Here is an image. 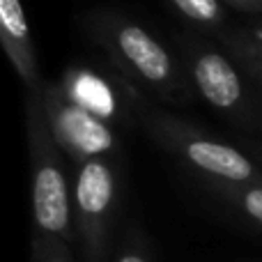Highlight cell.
Returning <instances> with one entry per match:
<instances>
[{
  "mask_svg": "<svg viewBox=\"0 0 262 262\" xmlns=\"http://www.w3.org/2000/svg\"><path fill=\"white\" fill-rule=\"evenodd\" d=\"M83 26L111 64L140 92H149L172 108L193 104L195 88L182 58L143 23L118 9L101 7L88 12Z\"/></svg>",
  "mask_w": 262,
  "mask_h": 262,
  "instance_id": "cell-1",
  "label": "cell"
},
{
  "mask_svg": "<svg viewBox=\"0 0 262 262\" xmlns=\"http://www.w3.org/2000/svg\"><path fill=\"white\" fill-rule=\"evenodd\" d=\"M175 44L195 92L246 138H262V97L232 55L198 30L177 32Z\"/></svg>",
  "mask_w": 262,
  "mask_h": 262,
  "instance_id": "cell-2",
  "label": "cell"
},
{
  "mask_svg": "<svg viewBox=\"0 0 262 262\" xmlns=\"http://www.w3.org/2000/svg\"><path fill=\"white\" fill-rule=\"evenodd\" d=\"M26 138L30 157L32 223L35 235L78 246L74 223V184L64 168V154L55 145L41 108L39 90L26 95Z\"/></svg>",
  "mask_w": 262,
  "mask_h": 262,
  "instance_id": "cell-3",
  "label": "cell"
},
{
  "mask_svg": "<svg viewBox=\"0 0 262 262\" xmlns=\"http://www.w3.org/2000/svg\"><path fill=\"white\" fill-rule=\"evenodd\" d=\"M143 127L159 147L191 168L205 186L262 184V166L253 157L170 111L145 106Z\"/></svg>",
  "mask_w": 262,
  "mask_h": 262,
  "instance_id": "cell-4",
  "label": "cell"
},
{
  "mask_svg": "<svg viewBox=\"0 0 262 262\" xmlns=\"http://www.w3.org/2000/svg\"><path fill=\"white\" fill-rule=\"evenodd\" d=\"M120 170L115 159H90L74 175V223L83 262H111L118 249Z\"/></svg>",
  "mask_w": 262,
  "mask_h": 262,
  "instance_id": "cell-5",
  "label": "cell"
},
{
  "mask_svg": "<svg viewBox=\"0 0 262 262\" xmlns=\"http://www.w3.org/2000/svg\"><path fill=\"white\" fill-rule=\"evenodd\" d=\"M55 83L69 101L118 131L143 124V111L147 101L143 99L138 88L131 85L115 67L74 62Z\"/></svg>",
  "mask_w": 262,
  "mask_h": 262,
  "instance_id": "cell-6",
  "label": "cell"
},
{
  "mask_svg": "<svg viewBox=\"0 0 262 262\" xmlns=\"http://www.w3.org/2000/svg\"><path fill=\"white\" fill-rule=\"evenodd\" d=\"M39 97L51 136L60 152L69 161H74V166H81L90 159L120 157L122 152L120 131L69 101L58 83L44 81L39 88Z\"/></svg>",
  "mask_w": 262,
  "mask_h": 262,
  "instance_id": "cell-7",
  "label": "cell"
},
{
  "mask_svg": "<svg viewBox=\"0 0 262 262\" xmlns=\"http://www.w3.org/2000/svg\"><path fill=\"white\" fill-rule=\"evenodd\" d=\"M0 41L26 92L39 90L44 78L39 74L37 49L21 0H0Z\"/></svg>",
  "mask_w": 262,
  "mask_h": 262,
  "instance_id": "cell-8",
  "label": "cell"
},
{
  "mask_svg": "<svg viewBox=\"0 0 262 262\" xmlns=\"http://www.w3.org/2000/svg\"><path fill=\"white\" fill-rule=\"evenodd\" d=\"M221 46L232 55L262 97V18L239 21L235 30L221 41Z\"/></svg>",
  "mask_w": 262,
  "mask_h": 262,
  "instance_id": "cell-9",
  "label": "cell"
},
{
  "mask_svg": "<svg viewBox=\"0 0 262 262\" xmlns=\"http://www.w3.org/2000/svg\"><path fill=\"white\" fill-rule=\"evenodd\" d=\"M177 16L193 26V30L212 37L221 44L239 21L232 16L230 7L223 0H166Z\"/></svg>",
  "mask_w": 262,
  "mask_h": 262,
  "instance_id": "cell-10",
  "label": "cell"
},
{
  "mask_svg": "<svg viewBox=\"0 0 262 262\" xmlns=\"http://www.w3.org/2000/svg\"><path fill=\"white\" fill-rule=\"evenodd\" d=\"M226 207H230L242 221L262 232V184L244 186H207Z\"/></svg>",
  "mask_w": 262,
  "mask_h": 262,
  "instance_id": "cell-11",
  "label": "cell"
},
{
  "mask_svg": "<svg viewBox=\"0 0 262 262\" xmlns=\"http://www.w3.org/2000/svg\"><path fill=\"white\" fill-rule=\"evenodd\" d=\"M111 262H154V249L143 228L129 226L120 237L118 249Z\"/></svg>",
  "mask_w": 262,
  "mask_h": 262,
  "instance_id": "cell-12",
  "label": "cell"
},
{
  "mask_svg": "<svg viewBox=\"0 0 262 262\" xmlns=\"http://www.w3.org/2000/svg\"><path fill=\"white\" fill-rule=\"evenodd\" d=\"M30 262H74V249L53 237L32 235Z\"/></svg>",
  "mask_w": 262,
  "mask_h": 262,
  "instance_id": "cell-13",
  "label": "cell"
},
{
  "mask_svg": "<svg viewBox=\"0 0 262 262\" xmlns=\"http://www.w3.org/2000/svg\"><path fill=\"white\" fill-rule=\"evenodd\" d=\"M230 9L244 14L246 18H262V0H223Z\"/></svg>",
  "mask_w": 262,
  "mask_h": 262,
  "instance_id": "cell-14",
  "label": "cell"
},
{
  "mask_svg": "<svg viewBox=\"0 0 262 262\" xmlns=\"http://www.w3.org/2000/svg\"><path fill=\"white\" fill-rule=\"evenodd\" d=\"M244 149L249 157H253L255 161L262 166V140H251V138H244Z\"/></svg>",
  "mask_w": 262,
  "mask_h": 262,
  "instance_id": "cell-15",
  "label": "cell"
}]
</instances>
